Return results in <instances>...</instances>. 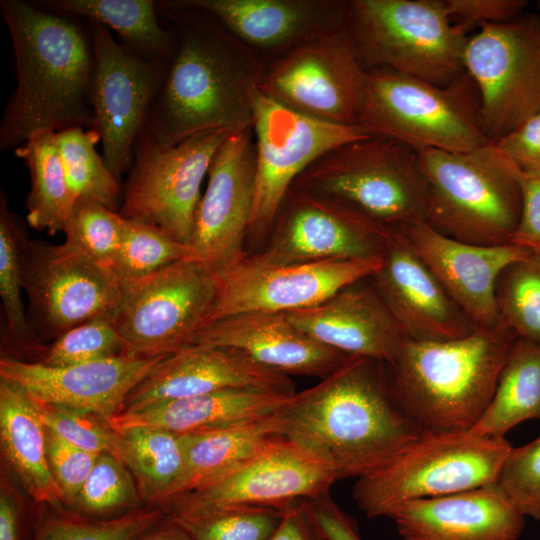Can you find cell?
Here are the masks:
<instances>
[{
  "label": "cell",
  "mask_w": 540,
  "mask_h": 540,
  "mask_svg": "<svg viewBox=\"0 0 540 540\" xmlns=\"http://www.w3.org/2000/svg\"><path fill=\"white\" fill-rule=\"evenodd\" d=\"M157 9L173 34L146 125L157 143L252 126L270 61L202 9L180 0L157 1Z\"/></svg>",
  "instance_id": "cell-1"
},
{
  "label": "cell",
  "mask_w": 540,
  "mask_h": 540,
  "mask_svg": "<svg viewBox=\"0 0 540 540\" xmlns=\"http://www.w3.org/2000/svg\"><path fill=\"white\" fill-rule=\"evenodd\" d=\"M381 365L349 357L277 412L283 437L331 466L339 480L378 469L422 433L392 399Z\"/></svg>",
  "instance_id": "cell-2"
},
{
  "label": "cell",
  "mask_w": 540,
  "mask_h": 540,
  "mask_svg": "<svg viewBox=\"0 0 540 540\" xmlns=\"http://www.w3.org/2000/svg\"><path fill=\"white\" fill-rule=\"evenodd\" d=\"M0 8L12 42L17 79L0 123V150L16 149L42 132L93 129L89 29L76 18L35 2L2 0Z\"/></svg>",
  "instance_id": "cell-3"
},
{
  "label": "cell",
  "mask_w": 540,
  "mask_h": 540,
  "mask_svg": "<svg viewBox=\"0 0 540 540\" xmlns=\"http://www.w3.org/2000/svg\"><path fill=\"white\" fill-rule=\"evenodd\" d=\"M517 339L501 324L455 339L404 338L393 360L383 363L388 391L421 432L470 430Z\"/></svg>",
  "instance_id": "cell-4"
},
{
  "label": "cell",
  "mask_w": 540,
  "mask_h": 540,
  "mask_svg": "<svg viewBox=\"0 0 540 540\" xmlns=\"http://www.w3.org/2000/svg\"><path fill=\"white\" fill-rule=\"evenodd\" d=\"M418 155L426 223L466 243L510 244L521 211L520 172L493 141L467 152L425 149Z\"/></svg>",
  "instance_id": "cell-5"
},
{
  "label": "cell",
  "mask_w": 540,
  "mask_h": 540,
  "mask_svg": "<svg viewBox=\"0 0 540 540\" xmlns=\"http://www.w3.org/2000/svg\"><path fill=\"white\" fill-rule=\"evenodd\" d=\"M512 448L470 430L426 431L378 469L357 478L353 498L369 518L403 504L494 484Z\"/></svg>",
  "instance_id": "cell-6"
},
{
  "label": "cell",
  "mask_w": 540,
  "mask_h": 540,
  "mask_svg": "<svg viewBox=\"0 0 540 540\" xmlns=\"http://www.w3.org/2000/svg\"><path fill=\"white\" fill-rule=\"evenodd\" d=\"M357 124L417 152H467L490 141L482 129L479 94L467 72L440 86L391 69L367 70Z\"/></svg>",
  "instance_id": "cell-7"
},
{
  "label": "cell",
  "mask_w": 540,
  "mask_h": 540,
  "mask_svg": "<svg viewBox=\"0 0 540 540\" xmlns=\"http://www.w3.org/2000/svg\"><path fill=\"white\" fill-rule=\"evenodd\" d=\"M346 28L366 70L385 68L446 86L466 71L468 36L444 0H347Z\"/></svg>",
  "instance_id": "cell-8"
},
{
  "label": "cell",
  "mask_w": 540,
  "mask_h": 540,
  "mask_svg": "<svg viewBox=\"0 0 540 540\" xmlns=\"http://www.w3.org/2000/svg\"><path fill=\"white\" fill-rule=\"evenodd\" d=\"M292 187L335 199L392 228L424 219L426 183L418 152L387 136L371 134L326 152Z\"/></svg>",
  "instance_id": "cell-9"
},
{
  "label": "cell",
  "mask_w": 540,
  "mask_h": 540,
  "mask_svg": "<svg viewBox=\"0 0 540 540\" xmlns=\"http://www.w3.org/2000/svg\"><path fill=\"white\" fill-rule=\"evenodd\" d=\"M219 284L217 269L194 257L121 282L114 324L126 354L155 357L190 345L208 324Z\"/></svg>",
  "instance_id": "cell-10"
},
{
  "label": "cell",
  "mask_w": 540,
  "mask_h": 540,
  "mask_svg": "<svg viewBox=\"0 0 540 540\" xmlns=\"http://www.w3.org/2000/svg\"><path fill=\"white\" fill-rule=\"evenodd\" d=\"M233 131L201 132L162 147L145 127L122 189L121 216L150 223L190 246L202 183L215 154Z\"/></svg>",
  "instance_id": "cell-11"
},
{
  "label": "cell",
  "mask_w": 540,
  "mask_h": 540,
  "mask_svg": "<svg viewBox=\"0 0 540 540\" xmlns=\"http://www.w3.org/2000/svg\"><path fill=\"white\" fill-rule=\"evenodd\" d=\"M479 28L468 38L464 67L479 94L483 132L496 141L540 113V15Z\"/></svg>",
  "instance_id": "cell-12"
},
{
  "label": "cell",
  "mask_w": 540,
  "mask_h": 540,
  "mask_svg": "<svg viewBox=\"0 0 540 540\" xmlns=\"http://www.w3.org/2000/svg\"><path fill=\"white\" fill-rule=\"evenodd\" d=\"M23 289L30 324L41 335L57 338L82 323L113 319L121 299V281L113 270L64 241H21Z\"/></svg>",
  "instance_id": "cell-13"
},
{
  "label": "cell",
  "mask_w": 540,
  "mask_h": 540,
  "mask_svg": "<svg viewBox=\"0 0 540 540\" xmlns=\"http://www.w3.org/2000/svg\"><path fill=\"white\" fill-rule=\"evenodd\" d=\"M366 72L345 26L272 60L259 91L306 117L356 125Z\"/></svg>",
  "instance_id": "cell-14"
},
{
  "label": "cell",
  "mask_w": 540,
  "mask_h": 540,
  "mask_svg": "<svg viewBox=\"0 0 540 540\" xmlns=\"http://www.w3.org/2000/svg\"><path fill=\"white\" fill-rule=\"evenodd\" d=\"M93 69L89 97L94 130L100 136L102 157L121 181L130 169L135 144L147 125L150 109L167 60L146 58L111 31L90 23Z\"/></svg>",
  "instance_id": "cell-15"
},
{
  "label": "cell",
  "mask_w": 540,
  "mask_h": 540,
  "mask_svg": "<svg viewBox=\"0 0 540 540\" xmlns=\"http://www.w3.org/2000/svg\"><path fill=\"white\" fill-rule=\"evenodd\" d=\"M252 128L256 144L253 209L248 235H269L294 181L326 152L369 134L361 125L315 120L258 91Z\"/></svg>",
  "instance_id": "cell-16"
},
{
  "label": "cell",
  "mask_w": 540,
  "mask_h": 540,
  "mask_svg": "<svg viewBox=\"0 0 540 540\" xmlns=\"http://www.w3.org/2000/svg\"><path fill=\"white\" fill-rule=\"evenodd\" d=\"M392 231L335 199L291 187L267 246L250 257L262 265L378 258Z\"/></svg>",
  "instance_id": "cell-17"
},
{
  "label": "cell",
  "mask_w": 540,
  "mask_h": 540,
  "mask_svg": "<svg viewBox=\"0 0 540 540\" xmlns=\"http://www.w3.org/2000/svg\"><path fill=\"white\" fill-rule=\"evenodd\" d=\"M336 471L296 443L281 438L235 469L171 503V517L255 506L283 509L329 493Z\"/></svg>",
  "instance_id": "cell-18"
},
{
  "label": "cell",
  "mask_w": 540,
  "mask_h": 540,
  "mask_svg": "<svg viewBox=\"0 0 540 540\" xmlns=\"http://www.w3.org/2000/svg\"><path fill=\"white\" fill-rule=\"evenodd\" d=\"M381 262L382 257L262 265L243 254L217 269L219 291L207 325L243 313H286L315 306L371 277Z\"/></svg>",
  "instance_id": "cell-19"
},
{
  "label": "cell",
  "mask_w": 540,
  "mask_h": 540,
  "mask_svg": "<svg viewBox=\"0 0 540 540\" xmlns=\"http://www.w3.org/2000/svg\"><path fill=\"white\" fill-rule=\"evenodd\" d=\"M255 174L256 144L249 126L233 131L213 158L189 244L194 258L219 269L245 254Z\"/></svg>",
  "instance_id": "cell-20"
},
{
  "label": "cell",
  "mask_w": 540,
  "mask_h": 540,
  "mask_svg": "<svg viewBox=\"0 0 540 540\" xmlns=\"http://www.w3.org/2000/svg\"><path fill=\"white\" fill-rule=\"evenodd\" d=\"M167 355L116 358L65 367L0 359V377L20 385L32 399L107 419L123 410L131 392Z\"/></svg>",
  "instance_id": "cell-21"
},
{
  "label": "cell",
  "mask_w": 540,
  "mask_h": 540,
  "mask_svg": "<svg viewBox=\"0 0 540 540\" xmlns=\"http://www.w3.org/2000/svg\"><path fill=\"white\" fill-rule=\"evenodd\" d=\"M398 228L475 328L499 325L496 284L503 270L532 252L514 244L485 246L448 237L424 219Z\"/></svg>",
  "instance_id": "cell-22"
},
{
  "label": "cell",
  "mask_w": 540,
  "mask_h": 540,
  "mask_svg": "<svg viewBox=\"0 0 540 540\" xmlns=\"http://www.w3.org/2000/svg\"><path fill=\"white\" fill-rule=\"evenodd\" d=\"M227 389L296 392L289 376L237 349L190 344L164 357L131 392L123 410Z\"/></svg>",
  "instance_id": "cell-23"
},
{
  "label": "cell",
  "mask_w": 540,
  "mask_h": 540,
  "mask_svg": "<svg viewBox=\"0 0 540 540\" xmlns=\"http://www.w3.org/2000/svg\"><path fill=\"white\" fill-rule=\"evenodd\" d=\"M370 278L405 338L448 340L476 329L398 228H393L381 266Z\"/></svg>",
  "instance_id": "cell-24"
},
{
  "label": "cell",
  "mask_w": 540,
  "mask_h": 540,
  "mask_svg": "<svg viewBox=\"0 0 540 540\" xmlns=\"http://www.w3.org/2000/svg\"><path fill=\"white\" fill-rule=\"evenodd\" d=\"M202 9L270 62L346 26L347 0H180Z\"/></svg>",
  "instance_id": "cell-25"
},
{
  "label": "cell",
  "mask_w": 540,
  "mask_h": 540,
  "mask_svg": "<svg viewBox=\"0 0 540 540\" xmlns=\"http://www.w3.org/2000/svg\"><path fill=\"white\" fill-rule=\"evenodd\" d=\"M191 344L230 347L284 375L322 379L350 356L331 349L295 326L285 313L251 312L217 320Z\"/></svg>",
  "instance_id": "cell-26"
},
{
  "label": "cell",
  "mask_w": 540,
  "mask_h": 540,
  "mask_svg": "<svg viewBox=\"0 0 540 540\" xmlns=\"http://www.w3.org/2000/svg\"><path fill=\"white\" fill-rule=\"evenodd\" d=\"M390 518L402 540H518L525 523L495 483L410 501Z\"/></svg>",
  "instance_id": "cell-27"
},
{
  "label": "cell",
  "mask_w": 540,
  "mask_h": 540,
  "mask_svg": "<svg viewBox=\"0 0 540 540\" xmlns=\"http://www.w3.org/2000/svg\"><path fill=\"white\" fill-rule=\"evenodd\" d=\"M352 284L288 319L317 342L350 357L390 363L405 338L373 286Z\"/></svg>",
  "instance_id": "cell-28"
},
{
  "label": "cell",
  "mask_w": 540,
  "mask_h": 540,
  "mask_svg": "<svg viewBox=\"0 0 540 540\" xmlns=\"http://www.w3.org/2000/svg\"><path fill=\"white\" fill-rule=\"evenodd\" d=\"M293 394L227 389L123 410L106 421L114 430L145 426L179 435L197 433L273 415L289 402Z\"/></svg>",
  "instance_id": "cell-29"
},
{
  "label": "cell",
  "mask_w": 540,
  "mask_h": 540,
  "mask_svg": "<svg viewBox=\"0 0 540 540\" xmlns=\"http://www.w3.org/2000/svg\"><path fill=\"white\" fill-rule=\"evenodd\" d=\"M0 442L26 492L39 503L61 508L63 499L49 466L46 428L37 404L20 385L1 377Z\"/></svg>",
  "instance_id": "cell-30"
},
{
  "label": "cell",
  "mask_w": 540,
  "mask_h": 540,
  "mask_svg": "<svg viewBox=\"0 0 540 540\" xmlns=\"http://www.w3.org/2000/svg\"><path fill=\"white\" fill-rule=\"evenodd\" d=\"M281 438L284 437L277 412L223 428L181 435L184 470L169 505L235 469Z\"/></svg>",
  "instance_id": "cell-31"
},
{
  "label": "cell",
  "mask_w": 540,
  "mask_h": 540,
  "mask_svg": "<svg viewBox=\"0 0 540 540\" xmlns=\"http://www.w3.org/2000/svg\"><path fill=\"white\" fill-rule=\"evenodd\" d=\"M37 5L74 18L87 19L115 31L123 44L140 55L166 60L173 47V34L157 17L153 0H42Z\"/></svg>",
  "instance_id": "cell-32"
},
{
  "label": "cell",
  "mask_w": 540,
  "mask_h": 540,
  "mask_svg": "<svg viewBox=\"0 0 540 540\" xmlns=\"http://www.w3.org/2000/svg\"><path fill=\"white\" fill-rule=\"evenodd\" d=\"M529 419H540V344L517 339L489 405L471 430L501 438Z\"/></svg>",
  "instance_id": "cell-33"
},
{
  "label": "cell",
  "mask_w": 540,
  "mask_h": 540,
  "mask_svg": "<svg viewBox=\"0 0 540 540\" xmlns=\"http://www.w3.org/2000/svg\"><path fill=\"white\" fill-rule=\"evenodd\" d=\"M14 152L30 174L26 200L28 224L50 235L63 232L76 200L66 179L56 132L36 134Z\"/></svg>",
  "instance_id": "cell-34"
},
{
  "label": "cell",
  "mask_w": 540,
  "mask_h": 540,
  "mask_svg": "<svg viewBox=\"0 0 540 540\" xmlns=\"http://www.w3.org/2000/svg\"><path fill=\"white\" fill-rule=\"evenodd\" d=\"M115 431L119 437L120 460L132 473L141 498L169 504L184 470L181 435L145 426Z\"/></svg>",
  "instance_id": "cell-35"
},
{
  "label": "cell",
  "mask_w": 540,
  "mask_h": 540,
  "mask_svg": "<svg viewBox=\"0 0 540 540\" xmlns=\"http://www.w3.org/2000/svg\"><path fill=\"white\" fill-rule=\"evenodd\" d=\"M23 234L8 209L6 195L0 196V296L6 325L3 343L15 350L42 352V339L31 326L21 298L23 288L20 247Z\"/></svg>",
  "instance_id": "cell-36"
},
{
  "label": "cell",
  "mask_w": 540,
  "mask_h": 540,
  "mask_svg": "<svg viewBox=\"0 0 540 540\" xmlns=\"http://www.w3.org/2000/svg\"><path fill=\"white\" fill-rule=\"evenodd\" d=\"M66 179L75 198L96 200L111 210L122 199L120 181L113 175L95 148L98 132L83 127H70L56 132Z\"/></svg>",
  "instance_id": "cell-37"
},
{
  "label": "cell",
  "mask_w": 540,
  "mask_h": 540,
  "mask_svg": "<svg viewBox=\"0 0 540 540\" xmlns=\"http://www.w3.org/2000/svg\"><path fill=\"white\" fill-rule=\"evenodd\" d=\"M499 324L518 339L540 344V254L507 266L496 284Z\"/></svg>",
  "instance_id": "cell-38"
},
{
  "label": "cell",
  "mask_w": 540,
  "mask_h": 540,
  "mask_svg": "<svg viewBox=\"0 0 540 540\" xmlns=\"http://www.w3.org/2000/svg\"><path fill=\"white\" fill-rule=\"evenodd\" d=\"M187 257H193L190 246L150 223L126 219L122 243L111 269L124 282L150 275Z\"/></svg>",
  "instance_id": "cell-39"
},
{
  "label": "cell",
  "mask_w": 540,
  "mask_h": 540,
  "mask_svg": "<svg viewBox=\"0 0 540 540\" xmlns=\"http://www.w3.org/2000/svg\"><path fill=\"white\" fill-rule=\"evenodd\" d=\"M126 219L102 203L76 199L63 232L65 241L111 268L122 243Z\"/></svg>",
  "instance_id": "cell-40"
},
{
  "label": "cell",
  "mask_w": 540,
  "mask_h": 540,
  "mask_svg": "<svg viewBox=\"0 0 540 540\" xmlns=\"http://www.w3.org/2000/svg\"><path fill=\"white\" fill-rule=\"evenodd\" d=\"M284 509L239 506L173 520L195 540H269L277 529Z\"/></svg>",
  "instance_id": "cell-41"
},
{
  "label": "cell",
  "mask_w": 540,
  "mask_h": 540,
  "mask_svg": "<svg viewBox=\"0 0 540 540\" xmlns=\"http://www.w3.org/2000/svg\"><path fill=\"white\" fill-rule=\"evenodd\" d=\"M141 496L126 465L115 456H98L78 493L73 509L87 515H103L116 510L139 509Z\"/></svg>",
  "instance_id": "cell-42"
},
{
  "label": "cell",
  "mask_w": 540,
  "mask_h": 540,
  "mask_svg": "<svg viewBox=\"0 0 540 540\" xmlns=\"http://www.w3.org/2000/svg\"><path fill=\"white\" fill-rule=\"evenodd\" d=\"M126 346L113 319L99 318L71 328L46 348L40 363L65 367L116 358Z\"/></svg>",
  "instance_id": "cell-43"
},
{
  "label": "cell",
  "mask_w": 540,
  "mask_h": 540,
  "mask_svg": "<svg viewBox=\"0 0 540 540\" xmlns=\"http://www.w3.org/2000/svg\"><path fill=\"white\" fill-rule=\"evenodd\" d=\"M163 518L159 509H135L100 521L60 516L45 521L35 540H134Z\"/></svg>",
  "instance_id": "cell-44"
},
{
  "label": "cell",
  "mask_w": 540,
  "mask_h": 540,
  "mask_svg": "<svg viewBox=\"0 0 540 540\" xmlns=\"http://www.w3.org/2000/svg\"><path fill=\"white\" fill-rule=\"evenodd\" d=\"M35 402L45 428L60 439L89 453L96 455L109 453L120 460L118 434L106 419Z\"/></svg>",
  "instance_id": "cell-45"
},
{
  "label": "cell",
  "mask_w": 540,
  "mask_h": 540,
  "mask_svg": "<svg viewBox=\"0 0 540 540\" xmlns=\"http://www.w3.org/2000/svg\"><path fill=\"white\" fill-rule=\"evenodd\" d=\"M495 485L524 517L540 522V435L510 449Z\"/></svg>",
  "instance_id": "cell-46"
},
{
  "label": "cell",
  "mask_w": 540,
  "mask_h": 540,
  "mask_svg": "<svg viewBox=\"0 0 540 540\" xmlns=\"http://www.w3.org/2000/svg\"><path fill=\"white\" fill-rule=\"evenodd\" d=\"M49 466L63 504L72 506L99 455L74 447L46 429Z\"/></svg>",
  "instance_id": "cell-47"
},
{
  "label": "cell",
  "mask_w": 540,
  "mask_h": 540,
  "mask_svg": "<svg viewBox=\"0 0 540 540\" xmlns=\"http://www.w3.org/2000/svg\"><path fill=\"white\" fill-rule=\"evenodd\" d=\"M451 22L465 34L483 24L507 22L524 13L525 0H444Z\"/></svg>",
  "instance_id": "cell-48"
},
{
  "label": "cell",
  "mask_w": 540,
  "mask_h": 540,
  "mask_svg": "<svg viewBox=\"0 0 540 540\" xmlns=\"http://www.w3.org/2000/svg\"><path fill=\"white\" fill-rule=\"evenodd\" d=\"M493 142L520 173L540 175V113Z\"/></svg>",
  "instance_id": "cell-49"
},
{
  "label": "cell",
  "mask_w": 540,
  "mask_h": 540,
  "mask_svg": "<svg viewBox=\"0 0 540 540\" xmlns=\"http://www.w3.org/2000/svg\"><path fill=\"white\" fill-rule=\"evenodd\" d=\"M521 211L510 244L540 254V175L520 173Z\"/></svg>",
  "instance_id": "cell-50"
},
{
  "label": "cell",
  "mask_w": 540,
  "mask_h": 540,
  "mask_svg": "<svg viewBox=\"0 0 540 540\" xmlns=\"http://www.w3.org/2000/svg\"><path fill=\"white\" fill-rule=\"evenodd\" d=\"M309 512L326 540H363L358 524L329 496L307 499Z\"/></svg>",
  "instance_id": "cell-51"
},
{
  "label": "cell",
  "mask_w": 540,
  "mask_h": 540,
  "mask_svg": "<svg viewBox=\"0 0 540 540\" xmlns=\"http://www.w3.org/2000/svg\"><path fill=\"white\" fill-rule=\"evenodd\" d=\"M283 509L282 519L269 540H326L309 512L307 499Z\"/></svg>",
  "instance_id": "cell-52"
},
{
  "label": "cell",
  "mask_w": 540,
  "mask_h": 540,
  "mask_svg": "<svg viewBox=\"0 0 540 540\" xmlns=\"http://www.w3.org/2000/svg\"><path fill=\"white\" fill-rule=\"evenodd\" d=\"M0 540H19L18 508L13 497L5 490L0 496Z\"/></svg>",
  "instance_id": "cell-53"
},
{
  "label": "cell",
  "mask_w": 540,
  "mask_h": 540,
  "mask_svg": "<svg viewBox=\"0 0 540 540\" xmlns=\"http://www.w3.org/2000/svg\"><path fill=\"white\" fill-rule=\"evenodd\" d=\"M134 540H195L178 522L170 517L162 519L156 525L139 535Z\"/></svg>",
  "instance_id": "cell-54"
},
{
  "label": "cell",
  "mask_w": 540,
  "mask_h": 540,
  "mask_svg": "<svg viewBox=\"0 0 540 540\" xmlns=\"http://www.w3.org/2000/svg\"><path fill=\"white\" fill-rule=\"evenodd\" d=\"M536 7H537L538 10L540 11V0H538V1L536 2Z\"/></svg>",
  "instance_id": "cell-55"
}]
</instances>
